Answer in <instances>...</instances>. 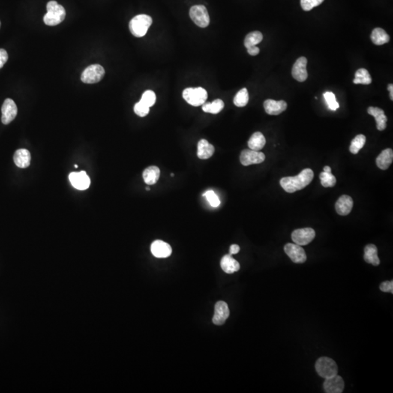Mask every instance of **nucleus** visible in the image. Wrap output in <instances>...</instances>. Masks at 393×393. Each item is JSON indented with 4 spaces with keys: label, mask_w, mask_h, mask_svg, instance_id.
<instances>
[{
    "label": "nucleus",
    "mask_w": 393,
    "mask_h": 393,
    "mask_svg": "<svg viewBox=\"0 0 393 393\" xmlns=\"http://www.w3.org/2000/svg\"><path fill=\"white\" fill-rule=\"evenodd\" d=\"M372 79L368 70L366 69H359L355 73V79L353 80L354 84H363V85H369L371 83Z\"/></svg>",
    "instance_id": "c756f323"
},
{
    "label": "nucleus",
    "mask_w": 393,
    "mask_h": 393,
    "mask_svg": "<svg viewBox=\"0 0 393 393\" xmlns=\"http://www.w3.org/2000/svg\"><path fill=\"white\" fill-rule=\"evenodd\" d=\"M171 175H172V176H174V174L173 173H172V174H171Z\"/></svg>",
    "instance_id": "49530a36"
},
{
    "label": "nucleus",
    "mask_w": 393,
    "mask_h": 393,
    "mask_svg": "<svg viewBox=\"0 0 393 393\" xmlns=\"http://www.w3.org/2000/svg\"><path fill=\"white\" fill-rule=\"evenodd\" d=\"M203 196L206 197L207 200L208 201L210 205L214 207V208H217V207L220 206V204H221L220 198H219V196H217V195L216 194L213 190H208Z\"/></svg>",
    "instance_id": "c9c22d12"
},
{
    "label": "nucleus",
    "mask_w": 393,
    "mask_h": 393,
    "mask_svg": "<svg viewBox=\"0 0 393 393\" xmlns=\"http://www.w3.org/2000/svg\"><path fill=\"white\" fill-rule=\"evenodd\" d=\"M366 142H367V138H366L364 135H358V136L354 138L353 140L351 142V145L350 147H349V151H350L352 154H358L360 150L364 147Z\"/></svg>",
    "instance_id": "7c9ffc66"
},
{
    "label": "nucleus",
    "mask_w": 393,
    "mask_h": 393,
    "mask_svg": "<svg viewBox=\"0 0 393 393\" xmlns=\"http://www.w3.org/2000/svg\"><path fill=\"white\" fill-rule=\"evenodd\" d=\"M151 253L157 258H167L172 253V248L167 243L155 241L151 246Z\"/></svg>",
    "instance_id": "f3484780"
},
{
    "label": "nucleus",
    "mask_w": 393,
    "mask_h": 393,
    "mask_svg": "<svg viewBox=\"0 0 393 393\" xmlns=\"http://www.w3.org/2000/svg\"><path fill=\"white\" fill-rule=\"evenodd\" d=\"M229 316V310L227 304L224 301H218L216 304L215 313L213 317V322L215 325H221Z\"/></svg>",
    "instance_id": "2eb2a0df"
},
{
    "label": "nucleus",
    "mask_w": 393,
    "mask_h": 393,
    "mask_svg": "<svg viewBox=\"0 0 393 393\" xmlns=\"http://www.w3.org/2000/svg\"><path fill=\"white\" fill-rule=\"evenodd\" d=\"M18 113V108L14 100L7 98L1 106V123L8 124L16 118Z\"/></svg>",
    "instance_id": "9b49d317"
},
{
    "label": "nucleus",
    "mask_w": 393,
    "mask_h": 393,
    "mask_svg": "<svg viewBox=\"0 0 393 393\" xmlns=\"http://www.w3.org/2000/svg\"><path fill=\"white\" fill-rule=\"evenodd\" d=\"M393 160V151L392 148H386L381 152L376 158V166L381 170H388Z\"/></svg>",
    "instance_id": "412c9836"
},
{
    "label": "nucleus",
    "mask_w": 393,
    "mask_h": 393,
    "mask_svg": "<svg viewBox=\"0 0 393 393\" xmlns=\"http://www.w3.org/2000/svg\"><path fill=\"white\" fill-rule=\"evenodd\" d=\"M0 26H1V22H0Z\"/></svg>",
    "instance_id": "de8ad7c7"
},
{
    "label": "nucleus",
    "mask_w": 393,
    "mask_h": 393,
    "mask_svg": "<svg viewBox=\"0 0 393 393\" xmlns=\"http://www.w3.org/2000/svg\"><path fill=\"white\" fill-rule=\"evenodd\" d=\"M202 106L203 112H206V113L217 115V114L220 113L222 109H223L224 103L221 99H217V100H214L211 103L208 102V103H203Z\"/></svg>",
    "instance_id": "cd10ccee"
},
{
    "label": "nucleus",
    "mask_w": 393,
    "mask_h": 393,
    "mask_svg": "<svg viewBox=\"0 0 393 393\" xmlns=\"http://www.w3.org/2000/svg\"><path fill=\"white\" fill-rule=\"evenodd\" d=\"M314 178V172L312 169H306L296 176L284 177L280 180L282 188L289 193H294L303 190L308 186Z\"/></svg>",
    "instance_id": "f257e3e1"
},
{
    "label": "nucleus",
    "mask_w": 393,
    "mask_h": 393,
    "mask_svg": "<svg viewBox=\"0 0 393 393\" xmlns=\"http://www.w3.org/2000/svg\"><path fill=\"white\" fill-rule=\"evenodd\" d=\"M353 207V199L351 196H343L339 198L336 202V211L340 216H346L349 214Z\"/></svg>",
    "instance_id": "a211bd4d"
},
{
    "label": "nucleus",
    "mask_w": 393,
    "mask_h": 393,
    "mask_svg": "<svg viewBox=\"0 0 393 393\" xmlns=\"http://www.w3.org/2000/svg\"><path fill=\"white\" fill-rule=\"evenodd\" d=\"M239 251L240 246L236 245V244H233L229 247V254L230 255L237 254V253H239Z\"/></svg>",
    "instance_id": "79ce46f5"
},
{
    "label": "nucleus",
    "mask_w": 393,
    "mask_h": 393,
    "mask_svg": "<svg viewBox=\"0 0 393 393\" xmlns=\"http://www.w3.org/2000/svg\"><path fill=\"white\" fill-rule=\"evenodd\" d=\"M321 184L324 187H333L336 185L337 179L331 172H322L319 174Z\"/></svg>",
    "instance_id": "473e14b6"
},
{
    "label": "nucleus",
    "mask_w": 393,
    "mask_h": 393,
    "mask_svg": "<svg viewBox=\"0 0 393 393\" xmlns=\"http://www.w3.org/2000/svg\"><path fill=\"white\" fill-rule=\"evenodd\" d=\"M248 100L249 95L247 90L246 88H243L235 95L233 102L234 104L238 107H244L248 103Z\"/></svg>",
    "instance_id": "2f4dec72"
},
{
    "label": "nucleus",
    "mask_w": 393,
    "mask_h": 393,
    "mask_svg": "<svg viewBox=\"0 0 393 393\" xmlns=\"http://www.w3.org/2000/svg\"><path fill=\"white\" fill-rule=\"evenodd\" d=\"M318 374L324 379L332 377L338 374V367L334 360L328 357H321L316 364Z\"/></svg>",
    "instance_id": "20e7f679"
},
{
    "label": "nucleus",
    "mask_w": 393,
    "mask_h": 393,
    "mask_svg": "<svg viewBox=\"0 0 393 393\" xmlns=\"http://www.w3.org/2000/svg\"><path fill=\"white\" fill-rule=\"evenodd\" d=\"M324 172H331V169L329 166H325L323 169Z\"/></svg>",
    "instance_id": "c03bdc74"
},
{
    "label": "nucleus",
    "mask_w": 393,
    "mask_h": 393,
    "mask_svg": "<svg viewBox=\"0 0 393 393\" xmlns=\"http://www.w3.org/2000/svg\"><path fill=\"white\" fill-rule=\"evenodd\" d=\"M364 260L366 262L373 266H378L380 264L379 256H378L377 247L373 244H368L364 249Z\"/></svg>",
    "instance_id": "b1692460"
},
{
    "label": "nucleus",
    "mask_w": 393,
    "mask_h": 393,
    "mask_svg": "<svg viewBox=\"0 0 393 393\" xmlns=\"http://www.w3.org/2000/svg\"><path fill=\"white\" fill-rule=\"evenodd\" d=\"M151 24L152 19L148 15H138L130 21L129 28L134 37H142L146 35Z\"/></svg>",
    "instance_id": "7ed1b4c3"
},
{
    "label": "nucleus",
    "mask_w": 393,
    "mask_h": 393,
    "mask_svg": "<svg viewBox=\"0 0 393 393\" xmlns=\"http://www.w3.org/2000/svg\"><path fill=\"white\" fill-rule=\"evenodd\" d=\"M263 40V35L260 31H252L246 36L244 40V46L246 49L256 46L261 43Z\"/></svg>",
    "instance_id": "c85d7f7f"
},
{
    "label": "nucleus",
    "mask_w": 393,
    "mask_h": 393,
    "mask_svg": "<svg viewBox=\"0 0 393 393\" xmlns=\"http://www.w3.org/2000/svg\"><path fill=\"white\" fill-rule=\"evenodd\" d=\"M266 145V139L261 132H256L250 136L247 145L250 149L259 151L262 149Z\"/></svg>",
    "instance_id": "a878e982"
},
{
    "label": "nucleus",
    "mask_w": 393,
    "mask_h": 393,
    "mask_svg": "<svg viewBox=\"0 0 393 393\" xmlns=\"http://www.w3.org/2000/svg\"><path fill=\"white\" fill-rule=\"evenodd\" d=\"M70 182L76 190H85L91 185V179L86 172H73L70 174Z\"/></svg>",
    "instance_id": "f8f14e48"
},
{
    "label": "nucleus",
    "mask_w": 393,
    "mask_h": 393,
    "mask_svg": "<svg viewBox=\"0 0 393 393\" xmlns=\"http://www.w3.org/2000/svg\"><path fill=\"white\" fill-rule=\"evenodd\" d=\"M284 251L292 262L295 264H303L307 261L305 250L301 246L295 244H287L284 246Z\"/></svg>",
    "instance_id": "9d476101"
},
{
    "label": "nucleus",
    "mask_w": 393,
    "mask_h": 393,
    "mask_svg": "<svg viewBox=\"0 0 393 393\" xmlns=\"http://www.w3.org/2000/svg\"><path fill=\"white\" fill-rule=\"evenodd\" d=\"M241 164L248 166L253 164H260L265 160V154L259 151L252 149L243 150L240 157Z\"/></svg>",
    "instance_id": "1a4fd4ad"
},
{
    "label": "nucleus",
    "mask_w": 393,
    "mask_h": 393,
    "mask_svg": "<svg viewBox=\"0 0 393 393\" xmlns=\"http://www.w3.org/2000/svg\"><path fill=\"white\" fill-rule=\"evenodd\" d=\"M105 74V70L103 67L99 64H94L87 67L82 75L81 80L86 84H94L100 82Z\"/></svg>",
    "instance_id": "423d86ee"
},
{
    "label": "nucleus",
    "mask_w": 393,
    "mask_h": 393,
    "mask_svg": "<svg viewBox=\"0 0 393 393\" xmlns=\"http://www.w3.org/2000/svg\"><path fill=\"white\" fill-rule=\"evenodd\" d=\"M149 107H148L147 106H146V105L142 103V101L138 102L134 106L135 113H136L138 116L142 117V118L146 117L147 115H148V112H149Z\"/></svg>",
    "instance_id": "4c0bfd02"
},
{
    "label": "nucleus",
    "mask_w": 393,
    "mask_h": 393,
    "mask_svg": "<svg viewBox=\"0 0 393 393\" xmlns=\"http://www.w3.org/2000/svg\"><path fill=\"white\" fill-rule=\"evenodd\" d=\"M47 13L43 18L45 24L48 25H56L65 19L66 10L61 4L55 1H50L47 4Z\"/></svg>",
    "instance_id": "f03ea898"
},
{
    "label": "nucleus",
    "mask_w": 393,
    "mask_h": 393,
    "mask_svg": "<svg viewBox=\"0 0 393 393\" xmlns=\"http://www.w3.org/2000/svg\"><path fill=\"white\" fill-rule=\"evenodd\" d=\"M215 152V148L205 139H201L197 145V157L201 160L211 158Z\"/></svg>",
    "instance_id": "4be33fe9"
},
{
    "label": "nucleus",
    "mask_w": 393,
    "mask_h": 393,
    "mask_svg": "<svg viewBox=\"0 0 393 393\" xmlns=\"http://www.w3.org/2000/svg\"><path fill=\"white\" fill-rule=\"evenodd\" d=\"M156 99L157 98H156V94H154V91L148 90V91L144 93L140 101H142V103H145L146 106L150 108L155 103Z\"/></svg>",
    "instance_id": "f704fd0d"
},
{
    "label": "nucleus",
    "mask_w": 393,
    "mask_h": 393,
    "mask_svg": "<svg viewBox=\"0 0 393 393\" xmlns=\"http://www.w3.org/2000/svg\"><path fill=\"white\" fill-rule=\"evenodd\" d=\"M307 59L305 57H300L294 64L292 76L298 82H304L308 77L307 71Z\"/></svg>",
    "instance_id": "4468645a"
},
{
    "label": "nucleus",
    "mask_w": 393,
    "mask_h": 393,
    "mask_svg": "<svg viewBox=\"0 0 393 393\" xmlns=\"http://www.w3.org/2000/svg\"><path fill=\"white\" fill-rule=\"evenodd\" d=\"M160 175V170L157 166H150L143 172V178L147 185L155 184Z\"/></svg>",
    "instance_id": "393cba45"
},
{
    "label": "nucleus",
    "mask_w": 393,
    "mask_h": 393,
    "mask_svg": "<svg viewBox=\"0 0 393 393\" xmlns=\"http://www.w3.org/2000/svg\"><path fill=\"white\" fill-rule=\"evenodd\" d=\"M370 39L376 46H382L388 43L391 40V37L385 30L381 28H376L372 31Z\"/></svg>",
    "instance_id": "bb28decb"
},
{
    "label": "nucleus",
    "mask_w": 393,
    "mask_h": 393,
    "mask_svg": "<svg viewBox=\"0 0 393 393\" xmlns=\"http://www.w3.org/2000/svg\"><path fill=\"white\" fill-rule=\"evenodd\" d=\"M323 388L327 393H342L344 389V380L338 374L328 378L324 382Z\"/></svg>",
    "instance_id": "ddd939ff"
},
{
    "label": "nucleus",
    "mask_w": 393,
    "mask_h": 393,
    "mask_svg": "<svg viewBox=\"0 0 393 393\" xmlns=\"http://www.w3.org/2000/svg\"><path fill=\"white\" fill-rule=\"evenodd\" d=\"M316 232L312 228L295 229L292 232V241L298 246H307L314 240Z\"/></svg>",
    "instance_id": "6e6552de"
},
{
    "label": "nucleus",
    "mask_w": 393,
    "mask_h": 393,
    "mask_svg": "<svg viewBox=\"0 0 393 393\" xmlns=\"http://www.w3.org/2000/svg\"><path fill=\"white\" fill-rule=\"evenodd\" d=\"M146 190H147V191H149V190H150L149 187H147Z\"/></svg>",
    "instance_id": "a18cd8bd"
},
{
    "label": "nucleus",
    "mask_w": 393,
    "mask_h": 393,
    "mask_svg": "<svg viewBox=\"0 0 393 393\" xmlns=\"http://www.w3.org/2000/svg\"><path fill=\"white\" fill-rule=\"evenodd\" d=\"M265 112L270 115H278L287 109V103L285 100H272L268 99L264 103Z\"/></svg>",
    "instance_id": "dca6fc26"
},
{
    "label": "nucleus",
    "mask_w": 393,
    "mask_h": 393,
    "mask_svg": "<svg viewBox=\"0 0 393 393\" xmlns=\"http://www.w3.org/2000/svg\"><path fill=\"white\" fill-rule=\"evenodd\" d=\"M247 51L249 55H252V56H255V55H257L259 53L260 49H259L257 46H252V47L247 49Z\"/></svg>",
    "instance_id": "a19ab883"
},
{
    "label": "nucleus",
    "mask_w": 393,
    "mask_h": 393,
    "mask_svg": "<svg viewBox=\"0 0 393 393\" xmlns=\"http://www.w3.org/2000/svg\"><path fill=\"white\" fill-rule=\"evenodd\" d=\"M7 60H8V54L7 51L4 49H0V69L2 68Z\"/></svg>",
    "instance_id": "ea45409f"
},
{
    "label": "nucleus",
    "mask_w": 393,
    "mask_h": 393,
    "mask_svg": "<svg viewBox=\"0 0 393 393\" xmlns=\"http://www.w3.org/2000/svg\"><path fill=\"white\" fill-rule=\"evenodd\" d=\"M15 164L21 169H25L31 163V154L29 151L25 148H20L15 152L13 156Z\"/></svg>",
    "instance_id": "aec40b11"
},
{
    "label": "nucleus",
    "mask_w": 393,
    "mask_h": 393,
    "mask_svg": "<svg viewBox=\"0 0 393 393\" xmlns=\"http://www.w3.org/2000/svg\"><path fill=\"white\" fill-rule=\"evenodd\" d=\"M324 0H301V5L304 11H310L322 4Z\"/></svg>",
    "instance_id": "e433bc0d"
},
{
    "label": "nucleus",
    "mask_w": 393,
    "mask_h": 393,
    "mask_svg": "<svg viewBox=\"0 0 393 393\" xmlns=\"http://www.w3.org/2000/svg\"><path fill=\"white\" fill-rule=\"evenodd\" d=\"M368 113L373 116L376 120V128L378 130L382 131V130L386 129L388 118H387L385 112L382 109L379 107L370 106L368 109Z\"/></svg>",
    "instance_id": "6ab92c4d"
},
{
    "label": "nucleus",
    "mask_w": 393,
    "mask_h": 393,
    "mask_svg": "<svg viewBox=\"0 0 393 393\" xmlns=\"http://www.w3.org/2000/svg\"><path fill=\"white\" fill-rule=\"evenodd\" d=\"M388 91L390 92V98L391 100H393V84H389L388 87Z\"/></svg>",
    "instance_id": "37998d69"
},
{
    "label": "nucleus",
    "mask_w": 393,
    "mask_h": 393,
    "mask_svg": "<svg viewBox=\"0 0 393 393\" xmlns=\"http://www.w3.org/2000/svg\"><path fill=\"white\" fill-rule=\"evenodd\" d=\"M324 98H325V101H326L327 105H328L329 109L332 111H336L340 107V104L337 101L336 99L335 94L332 92H325L323 94Z\"/></svg>",
    "instance_id": "72a5a7b5"
},
{
    "label": "nucleus",
    "mask_w": 393,
    "mask_h": 393,
    "mask_svg": "<svg viewBox=\"0 0 393 393\" xmlns=\"http://www.w3.org/2000/svg\"><path fill=\"white\" fill-rule=\"evenodd\" d=\"M221 269L224 272L227 274H232L239 271L241 266L239 262L232 258V255H225L221 259Z\"/></svg>",
    "instance_id": "5701e85b"
},
{
    "label": "nucleus",
    "mask_w": 393,
    "mask_h": 393,
    "mask_svg": "<svg viewBox=\"0 0 393 393\" xmlns=\"http://www.w3.org/2000/svg\"><path fill=\"white\" fill-rule=\"evenodd\" d=\"M380 290L383 292H387V293L393 294V281H385L381 283Z\"/></svg>",
    "instance_id": "58836bf2"
},
{
    "label": "nucleus",
    "mask_w": 393,
    "mask_h": 393,
    "mask_svg": "<svg viewBox=\"0 0 393 393\" xmlns=\"http://www.w3.org/2000/svg\"><path fill=\"white\" fill-rule=\"evenodd\" d=\"M183 98L192 106H202L208 98V93L201 87L186 88L183 91Z\"/></svg>",
    "instance_id": "39448f33"
},
{
    "label": "nucleus",
    "mask_w": 393,
    "mask_h": 393,
    "mask_svg": "<svg viewBox=\"0 0 393 393\" xmlns=\"http://www.w3.org/2000/svg\"><path fill=\"white\" fill-rule=\"evenodd\" d=\"M190 16L193 22L200 28H205L209 25V15L204 5L193 6L190 10Z\"/></svg>",
    "instance_id": "0eeeda50"
}]
</instances>
